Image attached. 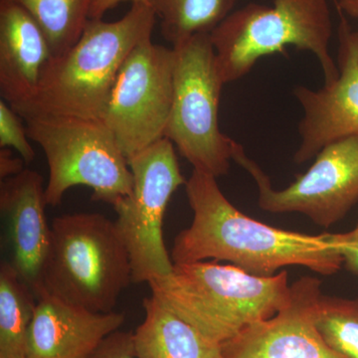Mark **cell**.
<instances>
[{
  "instance_id": "19",
  "label": "cell",
  "mask_w": 358,
  "mask_h": 358,
  "mask_svg": "<svg viewBox=\"0 0 358 358\" xmlns=\"http://www.w3.org/2000/svg\"><path fill=\"white\" fill-rule=\"evenodd\" d=\"M25 9L39 25L53 57L69 51L83 34L93 0H9Z\"/></svg>"
},
{
  "instance_id": "14",
  "label": "cell",
  "mask_w": 358,
  "mask_h": 358,
  "mask_svg": "<svg viewBox=\"0 0 358 358\" xmlns=\"http://www.w3.org/2000/svg\"><path fill=\"white\" fill-rule=\"evenodd\" d=\"M122 313H94L42 292L25 358H89L124 322Z\"/></svg>"
},
{
  "instance_id": "20",
  "label": "cell",
  "mask_w": 358,
  "mask_h": 358,
  "mask_svg": "<svg viewBox=\"0 0 358 358\" xmlns=\"http://www.w3.org/2000/svg\"><path fill=\"white\" fill-rule=\"evenodd\" d=\"M315 326L341 358H358V298L324 296L317 301Z\"/></svg>"
},
{
  "instance_id": "23",
  "label": "cell",
  "mask_w": 358,
  "mask_h": 358,
  "mask_svg": "<svg viewBox=\"0 0 358 358\" xmlns=\"http://www.w3.org/2000/svg\"><path fill=\"white\" fill-rule=\"evenodd\" d=\"M334 243L343 258V265L350 272L358 275V224L345 233L333 234Z\"/></svg>"
},
{
  "instance_id": "5",
  "label": "cell",
  "mask_w": 358,
  "mask_h": 358,
  "mask_svg": "<svg viewBox=\"0 0 358 358\" xmlns=\"http://www.w3.org/2000/svg\"><path fill=\"white\" fill-rule=\"evenodd\" d=\"M333 21L329 0H274L273 6L249 3L230 13L210 32L224 84L246 76L259 59L284 53L287 46L312 52L324 83L338 77L329 53Z\"/></svg>"
},
{
  "instance_id": "18",
  "label": "cell",
  "mask_w": 358,
  "mask_h": 358,
  "mask_svg": "<svg viewBox=\"0 0 358 358\" xmlns=\"http://www.w3.org/2000/svg\"><path fill=\"white\" fill-rule=\"evenodd\" d=\"M238 0H148L160 22L162 36L178 45L199 33H210Z\"/></svg>"
},
{
  "instance_id": "11",
  "label": "cell",
  "mask_w": 358,
  "mask_h": 358,
  "mask_svg": "<svg viewBox=\"0 0 358 358\" xmlns=\"http://www.w3.org/2000/svg\"><path fill=\"white\" fill-rule=\"evenodd\" d=\"M322 282L303 277L291 286L288 303L221 345L225 358H341L317 331L315 317Z\"/></svg>"
},
{
  "instance_id": "13",
  "label": "cell",
  "mask_w": 358,
  "mask_h": 358,
  "mask_svg": "<svg viewBox=\"0 0 358 358\" xmlns=\"http://www.w3.org/2000/svg\"><path fill=\"white\" fill-rule=\"evenodd\" d=\"M47 205L43 178L37 171L25 169L2 180L0 210L6 223L10 264L36 296L43 291L44 267L51 245Z\"/></svg>"
},
{
  "instance_id": "1",
  "label": "cell",
  "mask_w": 358,
  "mask_h": 358,
  "mask_svg": "<svg viewBox=\"0 0 358 358\" xmlns=\"http://www.w3.org/2000/svg\"><path fill=\"white\" fill-rule=\"evenodd\" d=\"M185 185L193 220L174 240L173 264L226 261L260 277L288 266L331 275L343 265L333 233L303 234L249 217L223 194L216 178L195 169Z\"/></svg>"
},
{
  "instance_id": "3",
  "label": "cell",
  "mask_w": 358,
  "mask_h": 358,
  "mask_svg": "<svg viewBox=\"0 0 358 358\" xmlns=\"http://www.w3.org/2000/svg\"><path fill=\"white\" fill-rule=\"evenodd\" d=\"M148 286L164 307L220 345L274 317L291 293L286 271L260 277L216 261L173 264L169 274Z\"/></svg>"
},
{
  "instance_id": "9",
  "label": "cell",
  "mask_w": 358,
  "mask_h": 358,
  "mask_svg": "<svg viewBox=\"0 0 358 358\" xmlns=\"http://www.w3.org/2000/svg\"><path fill=\"white\" fill-rule=\"evenodd\" d=\"M174 50L141 42L122 64L102 117L127 159L166 134L173 100Z\"/></svg>"
},
{
  "instance_id": "10",
  "label": "cell",
  "mask_w": 358,
  "mask_h": 358,
  "mask_svg": "<svg viewBox=\"0 0 358 358\" xmlns=\"http://www.w3.org/2000/svg\"><path fill=\"white\" fill-rule=\"evenodd\" d=\"M233 160L255 179L259 206L271 213L298 212L317 225L329 228L345 217L358 201V136L327 145L307 173L281 190L272 187L267 174L238 143Z\"/></svg>"
},
{
  "instance_id": "15",
  "label": "cell",
  "mask_w": 358,
  "mask_h": 358,
  "mask_svg": "<svg viewBox=\"0 0 358 358\" xmlns=\"http://www.w3.org/2000/svg\"><path fill=\"white\" fill-rule=\"evenodd\" d=\"M52 58L48 40L31 15L0 0V93L13 109L34 96Z\"/></svg>"
},
{
  "instance_id": "25",
  "label": "cell",
  "mask_w": 358,
  "mask_h": 358,
  "mask_svg": "<svg viewBox=\"0 0 358 358\" xmlns=\"http://www.w3.org/2000/svg\"><path fill=\"white\" fill-rule=\"evenodd\" d=\"M127 1L136 3V2H148V0H93L91 11H90V20H102L105 13L110 9L115 8L122 2Z\"/></svg>"
},
{
  "instance_id": "22",
  "label": "cell",
  "mask_w": 358,
  "mask_h": 358,
  "mask_svg": "<svg viewBox=\"0 0 358 358\" xmlns=\"http://www.w3.org/2000/svg\"><path fill=\"white\" fill-rule=\"evenodd\" d=\"M89 358H136L133 334L115 331L103 341Z\"/></svg>"
},
{
  "instance_id": "4",
  "label": "cell",
  "mask_w": 358,
  "mask_h": 358,
  "mask_svg": "<svg viewBox=\"0 0 358 358\" xmlns=\"http://www.w3.org/2000/svg\"><path fill=\"white\" fill-rule=\"evenodd\" d=\"M51 230L43 291L91 312H114L133 282L128 248L115 221L99 213L65 214L54 219Z\"/></svg>"
},
{
  "instance_id": "8",
  "label": "cell",
  "mask_w": 358,
  "mask_h": 358,
  "mask_svg": "<svg viewBox=\"0 0 358 358\" xmlns=\"http://www.w3.org/2000/svg\"><path fill=\"white\" fill-rule=\"evenodd\" d=\"M128 162L133 173V192L113 206L117 214L115 223L128 248L133 282L148 284L173 270L162 226L169 200L186 180L174 145L166 138Z\"/></svg>"
},
{
  "instance_id": "26",
  "label": "cell",
  "mask_w": 358,
  "mask_h": 358,
  "mask_svg": "<svg viewBox=\"0 0 358 358\" xmlns=\"http://www.w3.org/2000/svg\"><path fill=\"white\" fill-rule=\"evenodd\" d=\"M338 7L348 15L358 18V0H339Z\"/></svg>"
},
{
  "instance_id": "16",
  "label": "cell",
  "mask_w": 358,
  "mask_h": 358,
  "mask_svg": "<svg viewBox=\"0 0 358 358\" xmlns=\"http://www.w3.org/2000/svg\"><path fill=\"white\" fill-rule=\"evenodd\" d=\"M145 319L133 334L136 358H225L209 341L154 296L143 301Z\"/></svg>"
},
{
  "instance_id": "17",
  "label": "cell",
  "mask_w": 358,
  "mask_h": 358,
  "mask_svg": "<svg viewBox=\"0 0 358 358\" xmlns=\"http://www.w3.org/2000/svg\"><path fill=\"white\" fill-rule=\"evenodd\" d=\"M37 296L10 262L0 267V358H25Z\"/></svg>"
},
{
  "instance_id": "21",
  "label": "cell",
  "mask_w": 358,
  "mask_h": 358,
  "mask_svg": "<svg viewBox=\"0 0 358 358\" xmlns=\"http://www.w3.org/2000/svg\"><path fill=\"white\" fill-rule=\"evenodd\" d=\"M21 119L6 101L0 102V147L13 148L28 164L34 159L35 152Z\"/></svg>"
},
{
  "instance_id": "27",
  "label": "cell",
  "mask_w": 358,
  "mask_h": 358,
  "mask_svg": "<svg viewBox=\"0 0 358 358\" xmlns=\"http://www.w3.org/2000/svg\"><path fill=\"white\" fill-rule=\"evenodd\" d=\"M348 33H350V39H352V43L355 44V48H357L358 53V30L357 31H353V30H348Z\"/></svg>"
},
{
  "instance_id": "24",
  "label": "cell",
  "mask_w": 358,
  "mask_h": 358,
  "mask_svg": "<svg viewBox=\"0 0 358 358\" xmlns=\"http://www.w3.org/2000/svg\"><path fill=\"white\" fill-rule=\"evenodd\" d=\"M26 162L22 157H16L9 148H0V178H13L24 171Z\"/></svg>"
},
{
  "instance_id": "7",
  "label": "cell",
  "mask_w": 358,
  "mask_h": 358,
  "mask_svg": "<svg viewBox=\"0 0 358 358\" xmlns=\"http://www.w3.org/2000/svg\"><path fill=\"white\" fill-rule=\"evenodd\" d=\"M174 50L173 100L164 138L195 171L214 178L226 176L236 141L219 127L224 84L216 65L210 33H199Z\"/></svg>"
},
{
  "instance_id": "6",
  "label": "cell",
  "mask_w": 358,
  "mask_h": 358,
  "mask_svg": "<svg viewBox=\"0 0 358 358\" xmlns=\"http://www.w3.org/2000/svg\"><path fill=\"white\" fill-rule=\"evenodd\" d=\"M26 131L46 157L45 197L49 206L60 204L74 186L91 188L92 199L112 206L133 192L128 159L102 121L41 115L27 120Z\"/></svg>"
},
{
  "instance_id": "2",
  "label": "cell",
  "mask_w": 358,
  "mask_h": 358,
  "mask_svg": "<svg viewBox=\"0 0 358 358\" xmlns=\"http://www.w3.org/2000/svg\"><path fill=\"white\" fill-rule=\"evenodd\" d=\"M157 18L148 2H136L121 20H90L77 43L51 59L34 96L13 110L25 121L41 115L102 121L122 64L152 37Z\"/></svg>"
},
{
  "instance_id": "12",
  "label": "cell",
  "mask_w": 358,
  "mask_h": 358,
  "mask_svg": "<svg viewBox=\"0 0 358 358\" xmlns=\"http://www.w3.org/2000/svg\"><path fill=\"white\" fill-rule=\"evenodd\" d=\"M348 30L350 26L341 20L338 77L319 90H294L303 110L299 124L301 145L294 157L296 164L312 159L329 143L358 136V53Z\"/></svg>"
}]
</instances>
